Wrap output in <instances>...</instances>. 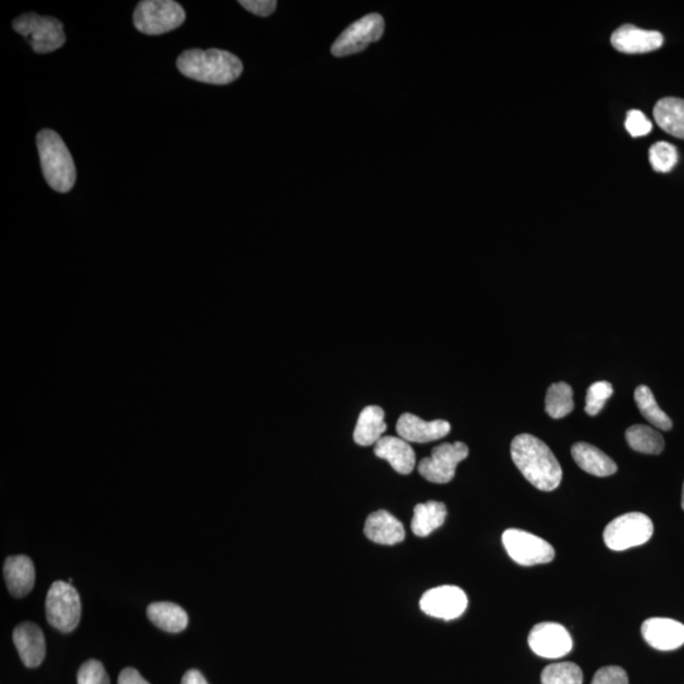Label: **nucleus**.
Here are the masks:
<instances>
[{
  "instance_id": "obj_1",
  "label": "nucleus",
  "mask_w": 684,
  "mask_h": 684,
  "mask_svg": "<svg viewBox=\"0 0 684 684\" xmlns=\"http://www.w3.org/2000/svg\"><path fill=\"white\" fill-rule=\"evenodd\" d=\"M513 463L532 486L551 492L562 483L563 470L549 446L538 437L521 434L512 440Z\"/></svg>"
},
{
  "instance_id": "obj_2",
  "label": "nucleus",
  "mask_w": 684,
  "mask_h": 684,
  "mask_svg": "<svg viewBox=\"0 0 684 684\" xmlns=\"http://www.w3.org/2000/svg\"><path fill=\"white\" fill-rule=\"evenodd\" d=\"M177 66L187 78L213 85L235 82L244 70L239 57L218 49L184 51L178 57Z\"/></svg>"
},
{
  "instance_id": "obj_3",
  "label": "nucleus",
  "mask_w": 684,
  "mask_h": 684,
  "mask_svg": "<svg viewBox=\"0 0 684 684\" xmlns=\"http://www.w3.org/2000/svg\"><path fill=\"white\" fill-rule=\"evenodd\" d=\"M37 149L46 182L56 192H70L76 182V168L73 156L59 133L52 130L38 132Z\"/></svg>"
},
{
  "instance_id": "obj_4",
  "label": "nucleus",
  "mask_w": 684,
  "mask_h": 684,
  "mask_svg": "<svg viewBox=\"0 0 684 684\" xmlns=\"http://www.w3.org/2000/svg\"><path fill=\"white\" fill-rule=\"evenodd\" d=\"M14 31L26 38L37 54H49L59 50L66 42L64 25L54 17L22 14L13 22Z\"/></svg>"
},
{
  "instance_id": "obj_5",
  "label": "nucleus",
  "mask_w": 684,
  "mask_h": 684,
  "mask_svg": "<svg viewBox=\"0 0 684 684\" xmlns=\"http://www.w3.org/2000/svg\"><path fill=\"white\" fill-rule=\"evenodd\" d=\"M185 21V11L173 0H145L133 13L135 27L145 35L159 36L177 30Z\"/></svg>"
},
{
  "instance_id": "obj_6",
  "label": "nucleus",
  "mask_w": 684,
  "mask_h": 684,
  "mask_svg": "<svg viewBox=\"0 0 684 684\" xmlns=\"http://www.w3.org/2000/svg\"><path fill=\"white\" fill-rule=\"evenodd\" d=\"M653 532V521L648 516L641 512H630L606 526L603 540L608 549L624 551L648 543Z\"/></svg>"
},
{
  "instance_id": "obj_7",
  "label": "nucleus",
  "mask_w": 684,
  "mask_h": 684,
  "mask_svg": "<svg viewBox=\"0 0 684 684\" xmlns=\"http://www.w3.org/2000/svg\"><path fill=\"white\" fill-rule=\"evenodd\" d=\"M82 603L78 591L70 583H52L46 597V617L61 633H71L79 625Z\"/></svg>"
},
{
  "instance_id": "obj_8",
  "label": "nucleus",
  "mask_w": 684,
  "mask_h": 684,
  "mask_svg": "<svg viewBox=\"0 0 684 684\" xmlns=\"http://www.w3.org/2000/svg\"><path fill=\"white\" fill-rule=\"evenodd\" d=\"M502 543L513 562L524 567L550 563L555 558V550L548 541L524 530H506Z\"/></svg>"
},
{
  "instance_id": "obj_9",
  "label": "nucleus",
  "mask_w": 684,
  "mask_h": 684,
  "mask_svg": "<svg viewBox=\"0 0 684 684\" xmlns=\"http://www.w3.org/2000/svg\"><path fill=\"white\" fill-rule=\"evenodd\" d=\"M384 27L386 23L380 14L372 13L360 18L337 38L331 47L332 55L344 57L359 54L383 37Z\"/></svg>"
},
{
  "instance_id": "obj_10",
  "label": "nucleus",
  "mask_w": 684,
  "mask_h": 684,
  "mask_svg": "<svg viewBox=\"0 0 684 684\" xmlns=\"http://www.w3.org/2000/svg\"><path fill=\"white\" fill-rule=\"evenodd\" d=\"M469 455L468 446L464 443H445L432 449L429 458L418 464V473L431 483L445 484L453 481L456 467Z\"/></svg>"
},
{
  "instance_id": "obj_11",
  "label": "nucleus",
  "mask_w": 684,
  "mask_h": 684,
  "mask_svg": "<svg viewBox=\"0 0 684 684\" xmlns=\"http://www.w3.org/2000/svg\"><path fill=\"white\" fill-rule=\"evenodd\" d=\"M468 597L462 588L440 586L430 589L421 597L420 608L435 619L451 621L458 619L467 610Z\"/></svg>"
},
{
  "instance_id": "obj_12",
  "label": "nucleus",
  "mask_w": 684,
  "mask_h": 684,
  "mask_svg": "<svg viewBox=\"0 0 684 684\" xmlns=\"http://www.w3.org/2000/svg\"><path fill=\"white\" fill-rule=\"evenodd\" d=\"M529 645L532 652L541 658L558 659L572 652L573 640L563 625L541 622L532 627Z\"/></svg>"
},
{
  "instance_id": "obj_13",
  "label": "nucleus",
  "mask_w": 684,
  "mask_h": 684,
  "mask_svg": "<svg viewBox=\"0 0 684 684\" xmlns=\"http://www.w3.org/2000/svg\"><path fill=\"white\" fill-rule=\"evenodd\" d=\"M396 429L399 437L407 443L426 444L443 439L451 426L445 420L425 421L412 413H403L398 418Z\"/></svg>"
},
{
  "instance_id": "obj_14",
  "label": "nucleus",
  "mask_w": 684,
  "mask_h": 684,
  "mask_svg": "<svg viewBox=\"0 0 684 684\" xmlns=\"http://www.w3.org/2000/svg\"><path fill=\"white\" fill-rule=\"evenodd\" d=\"M643 638L652 648L669 652L684 645V625L682 622L653 617L641 626Z\"/></svg>"
},
{
  "instance_id": "obj_15",
  "label": "nucleus",
  "mask_w": 684,
  "mask_h": 684,
  "mask_svg": "<svg viewBox=\"0 0 684 684\" xmlns=\"http://www.w3.org/2000/svg\"><path fill=\"white\" fill-rule=\"evenodd\" d=\"M664 42L662 33L641 30L633 25H624L612 33L611 44L622 54H646L660 49Z\"/></svg>"
},
{
  "instance_id": "obj_16",
  "label": "nucleus",
  "mask_w": 684,
  "mask_h": 684,
  "mask_svg": "<svg viewBox=\"0 0 684 684\" xmlns=\"http://www.w3.org/2000/svg\"><path fill=\"white\" fill-rule=\"evenodd\" d=\"M13 643L19 657L28 668H36L44 662L46 655L45 636L40 627L32 622H23L13 631Z\"/></svg>"
},
{
  "instance_id": "obj_17",
  "label": "nucleus",
  "mask_w": 684,
  "mask_h": 684,
  "mask_svg": "<svg viewBox=\"0 0 684 684\" xmlns=\"http://www.w3.org/2000/svg\"><path fill=\"white\" fill-rule=\"evenodd\" d=\"M374 454L380 459L387 460L391 467L399 474L407 475L415 469V451L401 437L383 436L374 445Z\"/></svg>"
},
{
  "instance_id": "obj_18",
  "label": "nucleus",
  "mask_w": 684,
  "mask_h": 684,
  "mask_svg": "<svg viewBox=\"0 0 684 684\" xmlns=\"http://www.w3.org/2000/svg\"><path fill=\"white\" fill-rule=\"evenodd\" d=\"M364 534L370 541L380 545H396L405 540L406 532L402 522L388 511L379 510L369 515Z\"/></svg>"
},
{
  "instance_id": "obj_19",
  "label": "nucleus",
  "mask_w": 684,
  "mask_h": 684,
  "mask_svg": "<svg viewBox=\"0 0 684 684\" xmlns=\"http://www.w3.org/2000/svg\"><path fill=\"white\" fill-rule=\"evenodd\" d=\"M4 578L14 597H25L32 591L36 581L35 565L26 555H13L4 563Z\"/></svg>"
},
{
  "instance_id": "obj_20",
  "label": "nucleus",
  "mask_w": 684,
  "mask_h": 684,
  "mask_svg": "<svg viewBox=\"0 0 684 684\" xmlns=\"http://www.w3.org/2000/svg\"><path fill=\"white\" fill-rule=\"evenodd\" d=\"M572 456L579 468L596 477H610L617 472V464L614 460L591 444H574Z\"/></svg>"
},
{
  "instance_id": "obj_21",
  "label": "nucleus",
  "mask_w": 684,
  "mask_h": 684,
  "mask_svg": "<svg viewBox=\"0 0 684 684\" xmlns=\"http://www.w3.org/2000/svg\"><path fill=\"white\" fill-rule=\"evenodd\" d=\"M387 430L384 422V411L379 406H368L360 412L354 430L355 443L360 446H370L378 443Z\"/></svg>"
},
{
  "instance_id": "obj_22",
  "label": "nucleus",
  "mask_w": 684,
  "mask_h": 684,
  "mask_svg": "<svg viewBox=\"0 0 684 684\" xmlns=\"http://www.w3.org/2000/svg\"><path fill=\"white\" fill-rule=\"evenodd\" d=\"M654 120L663 131L684 140V99L663 98L655 104Z\"/></svg>"
},
{
  "instance_id": "obj_23",
  "label": "nucleus",
  "mask_w": 684,
  "mask_h": 684,
  "mask_svg": "<svg viewBox=\"0 0 684 684\" xmlns=\"http://www.w3.org/2000/svg\"><path fill=\"white\" fill-rule=\"evenodd\" d=\"M147 617L152 624L168 633H180L187 629L189 617L179 605L171 602H155L147 607Z\"/></svg>"
},
{
  "instance_id": "obj_24",
  "label": "nucleus",
  "mask_w": 684,
  "mask_h": 684,
  "mask_svg": "<svg viewBox=\"0 0 684 684\" xmlns=\"http://www.w3.org/2000/svg\"><path fill=\"white\" fill-rule=\"evenodd\" d=\"M448 510L443 502L429 501L420 503L413 511L411 522L413 534L426 538L444 525Z\"/></svg>"
},
{
  "instance_id": "obj_25",
  "label": "nucleus",
  "mask_w": 684,
  "mask_h": 684,
  "mask_svg": "<svg viewBox=\"0 0 684 684\" xmlns=\"http://www.w3.org/2000/svg\"><path fill=\"white\" fill-rule=\"evenodd\" d=\"M635 403L641 415L659 430L669 431L672 429L671 418L659 407L657 399L649 387L640 386L635 389Z\"/></svg>"
},
{
  "instance_id": "obj_26",
  "label": "nucleus",
  "mask_w": 684,
  "mask_h": 684,
  "mask_svg": "<svg viewBox=\"0 0 684 684\" xmlns=\"http://www.w3.org/2000/svg\"><path fill=\"white\" fill-rule=\"evenodd\" d=\"M626 440L631 449L650 455L662 453L665 445L662 434L645 425H634L627 429Z\"/></svg>"
},
{
  "instance_id": "obj_27",
  "label": "nucleus",
  "mask_w": 684,
  "mask_h": 684,
  "mask_svg": "<svg viewBox=\"0 0 684 684\" xmlns=\"http://www.w3.org/2000/svg\"><path fill=\"white\" fill-rule=\"evenodd\" d=\"M573 389L567 383H554L548 389L545 410L551 418H563L573 411Z\"/></svg>"
},
{
  "instance_id": "obj_28",
  "label": "nucleus",
  "mask_w": 684,
  "mask_h": 684,
  "mask_svg": "<svg viewBox=\"0 0 684 684\" xmlns=\"http://www.w3.org/2000/svg\"><path fill=\"white\" fill-rule=\"evenodd\" d=\"M543 684H583V672L570 662L550 664L541 673Z\"/></svg>"
},
{
  "instance_id": "obj_29",
  "label": "nucleus",
  "mask_w": 684,
  "mask_h": 684,
  "mask_svg": "<svg viewBox=\"0 0 684 684\" xmlns=\"http://www.w3.org/2000/svg\"><path fill=\"white\" fill-rule=\"evenodd\" d=\"M649 161L653 169L658 173H668L678 163V151L676 146L668 142H657L649 150Z\"/></svg>"
},
{
  "instance_id": "obj_30",
  "label": "nucleus",
  "mask_w": 684,
  "mask_h": 684,
  "mask_svg": "<svg viewBox=\"0 0 684 684\" xmlns=\"http://www.w3.org/2000/svg\"><path fill=\"white\" fill-rule=\"evenodd\" d=\"M614 393V387L608 382H596L588 388L586 397V408L584 411L589 416H597L605 407L606 402Z\"/></svg>"
},
{
  "instance_id": "obj_31",
  "label": "nucleus",
  "mask_w": 684,
  "mask_h": 684,
  "mask_svg": "<svg viewBox=\"0 0 684 684\" xmlns=\"http://www.w3.org/2000/svg\"><path fill=\"white\" fill-rule=\"evenodd\" d=\"M78 684H109V677L103 664L90 659L80 667Z\"/></svg>"
},
{
  "instance_id": "obj_32",
  "label": "nucleus",
  "mask_w": 684,
  "mask_h": 684,
  "mask_svg": "<svg viewBox=\"0 0 684 684\" xmlns=\"http://www.w3.org/2000/svg\"><path fill=\"white\" fill-rule=\"evenodd\" d=\"M625 127L631 136L643 137L652 131L653 125L643 112L633 109L627 113Z\"/></svg>"
},
{
  "instance_id": "obj_33",
  "label": "nucleus",
  "mask_w": 684,
  "mask_h": 684,
  "mask_svg": "<svg viewBox=\"0 0 684 684\" xmlns=\"http://www.w3.org/2000/svg\"><path fill=\"white\" fill-rule=\"evenodd\" d=\"M591 684H629V677L624 669L611 665L597 671Z\"/></svg>"
},
{
  "instance_id": "obj_34",
  "label": "nucleus",
  "mask_w": 684,
  "mask_h": 684,
  "mask_svg": "<svg viewBox=\"0 0 684 684\" xmlns=\"http://www.w3.org/2000/svg\"><path fill=\"white\" fill-rule=\"evenodd\" d=\"M240 6L255 16L269 17L270 14L274 13L278 3L275 0H241Z\"/></svg>"
},
{
  "instance_id": "obj_35",
  "label": "nucleus",
  "mask_w": 684,
  "mask_h": 684,
  "mask_svg": "<svg viewBox=\"0 0 684 684\" xmlns=\"http://www.w3.org/2000/svg\"><path fill=\"white\" fill-rule=\"evenodd\" d=\"M118 684H150L135 668H125L118 678Z\"/></svg>"
},
{
  "instance_id": "obj_36",
  "label": "nucleus",
  "mask_w": 684,
  "mask_h": 684,
  "mask_svg": "<svg viewBox=\"0 0 684 684\" xmlns=\"http://www.w3.org/2000/svg\"><path fill=\"white\" fill-rule=\"evenodd\" d=\"M182 684H208V682L197 669H190V671L184 674Z\"/></svg>"
},
{
  "instance_id": "obj_37",
  "label": "nucleus",
  "mask_w": 684,
  "mask_h": 684,
  "mask_svg": "<svg viewBox=\"0 0 684 684\" xmlns=\"http://www.w3.org/2000/svg\"><path fill=\"white\" fill-rule=\"evenodd\" d=\"M682 508L684 510V483H683V491H682Z\"/></svg>"
}]
</instances>
